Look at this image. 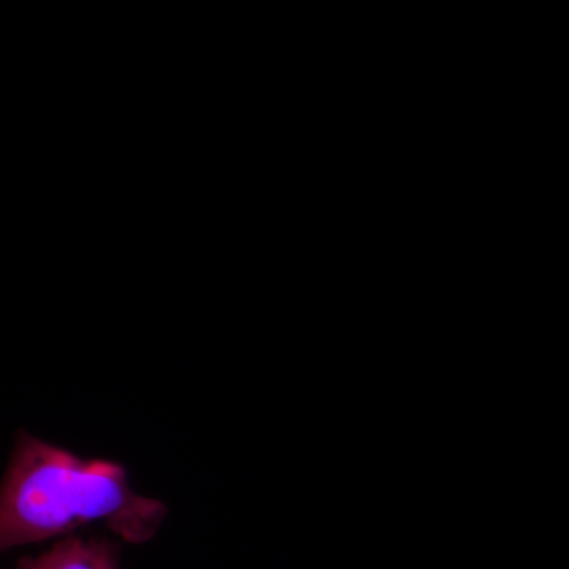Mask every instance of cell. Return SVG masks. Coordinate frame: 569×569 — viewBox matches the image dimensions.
Here are the masks:
<instances>
[{"label":"cell","instance_id":"6da1fadb","mask_svg":"<svg viewBox=\"0 0 569 569\" xmlns=\"http://www.w3.org/2000/svg\"><path fill=\"white\" fill-rule=\"evenodd\" d=\"M162 501L130 488L121 463L82 459L20 432L0 482V553L103 523L129 545L156 537Z\"/></svg>","mask_w":569,"mask_h":569},{"label":"cell","instance_id":"7a4b0ae2","mask_svg":"<svg viewBox=\"0 0 569 569\" xmlns=\"http://www.w3.org/2000/svg\"><path fill=\"white\" fill-rule=\"evenodd\" d=\"M13 569H121V553L108 538L69 537L40 556L24 557Z\"/></svg>","mask_w":569,"mask_h":569}]
</instances>
